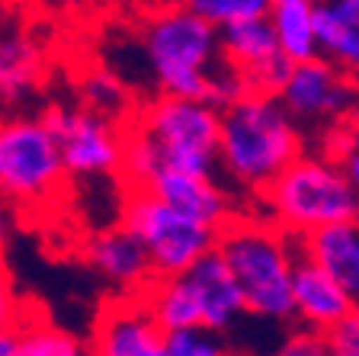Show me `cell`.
I'll return each mask as SVG.
<instances>
[{
    "instance_id": "obj_9",
    "label": "cell",
    "mask_w": 359,
    "mask_h": 356,
    "mask_svg": "<svg viewBox=\"0 0 359 356\" xmlns=\"http://www.w3.org/2000/svg\"><path fill=\"white\" fill-rule=\"evenodd\" d=\"M276 97L311 145L346 126L350 119H359V84L321 55L289 65Z\"/></svg>"
},
{
    "instance_id": "obj_24",
    "label": "cell",
    "mask_w": 359,
    "mask_h": 356,
    "mask_svg": "<svg viewBox=\"0 0 359 356\" xmlns=\"http://www.w3.org/2000/svg\"><path fill=\"white\" fill-rule=\"evenodd\" d=\"M321 148H327L330 154L340 161V167L346 171L353 183V193H356V209H359V119H350L346 126L334 128L327 138L318 141Z\"/></svg>"
},
{
    "instance_id": "obj_8",
    "label": "cell",
    "mask_w": 359,
    "mask_h": 356,
    "mask_svg": "<svg viewBox=\"0 0 359 356\" xmlns=\"http://www.w3.org/2000/svg\"><path fill=\"white\" fill-rule=\"evenodd\" d=\"M119 225L148 253L151 273L170 276L189 270L199 257L215 251L218 228L148 190H122Z\"/></svg>"
},
{
    "instance_id": "obj_13",
    "label": "cell",
    "mask_w": 359,
    "mask_h": 356,
    "mask_svg": "<svg viewBox=\"0 0 359 356\" xmlns=\"http://www.w3.org/2000/svg\"><path fill=\"white\" fill-rule=\"evenodd\" d=\"M81 260L90 273L112 286V292H142L151 282V263L142 244L119 222L87 235Z\"/></svg>"
},
{
    "instance_id": "obj_18",
    "label": "cell",
    "mask_w": 359,
    "mask_h": 356,
    "mask_svg": "<svg viewBox=\"0 0 359 356\" xmlns=\"http://www.w3.org/2000/svg\"><path fill=\"white\" fill-rule=\"evenodd\" d=\"M318 52L359 84V0H314Z\"/></svg>"
},
{
    "instance_id": "obj_3",
    "label": "cell",
    "mask_w": 359,
    "mask_h": 356,
    "mask_svg": "<svg viewBox=\"0 0 359 356\" xmlns=\"http://www.w3.org/2000/svg\"><path fill=\"white\" fill-rule=\"evenodd\" d=\"M142 55L157 93L209 100L222 110L247 90L218 52V29L177 0L142 22Z\"/></svg>"
},
{
    "instance_id": "obj_7",
    "label": "cell",
    "mask_w": 359,
    "mask_h": 356,
    "mask_svg": "<svg viewBox=\"0 0 359 356\" xmlns=\"http://www.w3.org/2000/svg\"><path fill=\"white\" fill-rule=\"evenodd\" d=\"M67 186L61 151L42 112H13L0 119V196L16 212L58 202Z\"/></svg>"
},
{
    "instance_id": "obj_19",
    "label": "cell",
    "mask_w": 359,
    "mask_h": 356,
    "mask_svg": "<svg viewBox=\"0 0 359 356\" xmlns=\"http://www.w3.org/2000/svg\"><path fill=\"white\" fill-rule=\"evenodd\" d=\"M279 55L289 65L318 58V32H314V0H273L266 10Z\"/></svg>"
},
{
    "instance_id": "obj_14",
    "label": "cell",
    "mask_w": 359,
    "mask_h": 356,
    "mask_svg": "<svg viewBox=\"0 0 359 356\" xmlns=\"http://www.w3.org/2000/svg\"><path fill=\"white\" fill-rule=\"evenodd\" d=\"M148 193L161 196L164 202L183 209L189 216L202 218V222L222 228L228 218L244 209V202L222 183L218 173H202V171H161L142 186Z\"/></svg>"
},
{
    "instance_id": "obj_17",
    "label": "cell",
    "mask_w": 359,
    "mask_h": 356,
    "mask_svg": "<svg viewBox=\"0 0 359 356\" xmlns=\"http://www.w3.org/2000/svg\"><path fill=\"white\" fill-rule=\"evenodd\" d=\"M299 253L334 276V282L353 298V305H359V216L340 218L299 237Z\"/></svg>"
},
{
    "instance_id": "obj_16",
    "label": "cell",
    "mask_w": 359,
    "mask_h": 356,
    "mask_svg": "<svg viewBox=\"0 0 359 356\" xmlns=\"http://www.w3.org/2000/svg\"><path fill=\"white\" fill-rule=\"evenodd\" d=\"M353 308H356L353 298L337 286L334 276L324 273L314 260L302 257V253L295 257V267H292V324L324 334Z\"/></svg>"
},
{
    "instance_id": "obj_4",
    "label": "cell",
    "mask_w": 359,
    "mask_h": 356,
    "mask_svg": "<svg viewBox=\"0 0 359 356\" xmlns=\"http://www.w3.org/2000/svg\"><path fill=\"white\" fill-rule=\"evenodd\" d=\"M215 253L241 289L250 318L292 324V267L299 257V237L244 206L218 228Z\"/></svg>"
},
{
    "instance_id": "obj_30",
    "label": "cell",
    "mask_w": 359,
    "mask_h": 356,
    "mask_svg": "<svg viewBox=\"0 0 359 356\" xmlns=\"http://www.w3.org/2000/svg\"><path fill=\"white\" fill-rule=\"evenodd\" d=\"M42 7H52V10H77V7H87L90 0H36Z\"/></svg>"
},
{
    "instance_id": "obj_22",
    "label": "cell",
    "mask_w": 359,
    "mask_h": 356,
    "mask_svg": "<svg viewBox=\"0 0 359 356\" xmlns=\"http://www.w3.org/2000/svg\"><path fill=\"white\" fill-rule=\"evenodd\" d=\"M180 7L193 10L212 26H228V22L247 20V16H263L273 0H177Z\"/></svg>"
},
{
    "instance_id": "obj_28",
    "label": "cell",
    "mask_w": 359,
    "mask_h": 356,
    "mask_svg": "<svg viewBox=\"0 0 359 356\" xmlns=\"http://www.w3.org/2000/svg\"><path fill=\"white\" fill-rule=\"evenodd\" d=\"M16 206L7 199V196H0V251H4V244L10 241V235H13L16 228Z\"/></svg>"
},
{
    "instance_id": "obj_26",
    "label": "cell",
    "mask_w": 359,
    "mask_h": 356,
    "mask_svg": "<svg viewBox=\"0 0 359 356\" xmlns=\"http://www.w3.org/2000/svg\"><path fill=\"white\" fill-rule=\"evenodd\" d=\"M324 341H327V356H359V305L330 331H324Z\"/></svg>"
},
{
    "instance_id": "obj_12",
    "label": "cell",
    "mask_w": 359,
    "mask_h": 356,
    "mask_svg": "<svg viewBox=\"0 0 359 356\" xmlns=\"http://www.w3.org/2000/svg\"><path fill=\"white\" fill-rule=\"evenodd\" d=\"M218 52H222L224 65L244 81L247 90L276 93L279 84L289 74V61L279 55L266 13L218 26Z\"/></svg>"
},
{
    "instance_id": "obj_6",
    "label": "cell",
    "mask_w": 359,
    "mask_h": 356,
    "mask_svg": "<svg viewBox=\"0 0 359 356\" xmlns=\"http://www.w3.org/2000/svg\"><path fill=\"white\" fill-rule=\"evenodd\" d=\"M142 298L164 331L205 327L215 334H228L247 315L241 289L215 251L199 257L183 273L151 276Z\"/></svg>"
},
{
    "instance_id": "obj_11",
    "label": "cell",
    "mask_w": 359,
    "mask_h": 356,
    "mask_svg": "<svg viewBox=\"0 0 359 356\" xmlns=\"http://www.w3.org/2000/svg\"><path fill=\"white\" fill-rule=\"evenodd\" d=\"M164 337L142 292H112L93 315L87 350L90 356H161Z\"/></svg>"
},
{
    "instance_id": "obj_21",
    "label": "cell",
    "mask_w": 359,
    "mask_h": 356,
    "mask_svg": "<svg viewBox=\"0 0 359 356\" xmlns=\"http://www.w3.org/2000/svg\"><path fill=\"white\" fill-rule=\"evenodd\" d=\"M16 356H90L87 341L52 324L45 315H29L20 321V353Z\"/></svg>"
},
{
    "instance_id": "obj_10",
    "label": "cell",
    "mask_w": 359,
    "mask_h": 356,
    "mask_svg": "<svg viewBox=\"0 0 359 356\" xmlns=\"http://www.w3.org/2000/svg\"><path fill=\"white\" fill-rule=\"evenodd\" d=\"M61 151L67 180H119L126 151V122L87 106L52 103L42 110Z\"/></svg>"
},
{
    "instance_id": "obj_23",
    "label": "cell",
    "mask_w": 359,
    "mask_h": 356,
    "mask_svg": "<svg viewBox=\"0 0 359 356\" xmlns=\"http://www.w3.org/2000/svg\"><path fill=\"white\" fill-rule=\"evenodd\" d=\"M161 356H231V350L224 343V334L205 327H183V331H167Z\"/></svg>"
},
{
    "instance_id": "obj_25",
    "label": "cell",
    "mask_w": 359,
    "mask_h": 356,
    "mask_svg": "<svg viewBox=\"0 0 359 356\" xmlns=\"http://www.w3.org/2000/svg\"><path fill=\"white\" fill-rule=\"evenodd\" d=\"M26 315H29V305L22 302L20 289L13 282V273H10L7 260H4V251H0V327L20 324Z\"/></svg>"
},
{
    "instance_id": "obj_2",
    "label": "cell",
    "mask_w": 359,
    "mask_h": 356,
    "mask_svg": "<svg viewBox=\"0 0 359 356\" xmlns=\"http://www.w3.org/2000/svg\"><path fill=\"white\" fill-rule=\"evenodd\" d=\"M308 145V135L295 126L276 93L244 90L218 110L215 173L244 206H250Z\"/></svg>"
},
{
    "instance_id": "obj_1",
    "label": "cell",
    "mask_w": 359,
    "mask_h": 356,
    "mask_svg": "<svg viewBox=\"0 0 359 356\" xmlns=\"http://www.w3.org/2000/svg\"><path fill=\"white\" fill-rule=\"evenodd\" d=\"M218 106L209 100L154 93L126 119L122 190H142L161 171L215 173Z\"/></svg>"
},
{
    "instance_id": "obj_29",
    "label": "cell",
    "mask_w": 359,
    "mask_h": 356,
    "mask_svg": "<svg viewBox=\"0 0 359 356\" xmlns=\"http://www.w3.org/2000/svg\"><path fill=\"white\" fill-rule=\"evenodd\" d=\"M20 353V324L0 327V356H16Z\"/></svg>"
},
{
    "instance_id": "obj_20",
    "label": "cell",
    "mask_w": 359,
    "mask_h": 356,
    "mask_svg": "<svg viewBox=\"0 0 359 356\" xmlns=\"http://www.w3.org/2000/svg\"><path fill=\"white\" fill-rule=\"evenodd\" d=\"M77 103L93 112L119 119V122H126L128 112L135 110V97L128 84L112 74L109 67H87L83 71L77 81Z\"/></svg>"
},
{
    "instance_id": "obj_5",
    "label": "cell",
    "mask_w": 359,
    "mask_h": 356,
    "mask_svg": "<svg viewBox=\"0 0 359 356\" xmlns=\"http://www.w3.org/2000/svg\"><path fill=\"white\" fill-rule=\"evenodd\" d=\"M250 209L292 237H305L324 225L359 216L350 177L321 145H308L299 157H292Z\"/></svg>"
},
{
    "instance_id": "obj_15",
    "label": "cell",
    "mask_w": 359,
    "mask_h": 356,
    "mask_svg": "<svg viewBox=\"0 0 359 356\" xmlns=\"http://www.w3.org/2000/svg\"><path fill=\"white\" fill-rule=\"evenodd\" d=\"M48 48L26 26L0 29V103L22 106L45 87Z\"/></svg>"
},
{
    "instance_id": "obj_27",
    "label": "cell",
    "mask_w": 359,
    "mask_h": 356,
    "mask_svg": "<svg viewBox=\"0 0 359 356\" xmlns=\"http://www.w3.org/2000/svg\"><path fill=\"white\" fill-rule=\"evenodd\" d=\"M273 356H327V341L318 331L292 324V331L285 334V341L279 343Z\"/></svg>"
}]
</instances>
